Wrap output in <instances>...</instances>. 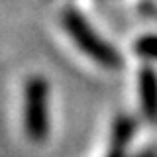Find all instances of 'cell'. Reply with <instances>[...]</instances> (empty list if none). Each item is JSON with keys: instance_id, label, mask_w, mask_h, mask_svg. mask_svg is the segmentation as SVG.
I'll use <instances>...</instances> for the list:
<instances>
[{"instance_id": "cell-1", "label": "cell", "mask_w": 157, "mask_h": 157, "mask_svg": "<svg viewBox=\"0 0 157 157\" xmlns=\"http://www.w3.org/2000/svg\"><path fill=\"white\" fill-rule=\"evenodd\" d=\"M63 26L69 32V36L73 37V41L78 45V49L85 51L90 59H94L98 65H102L106 69L122 67V59L118 55V51L88 26V22L78 10L67 8L63 12Z\"/></svg>"}, {"instance_id": "cell-2", "label": "cell", "mask_w": 157, "mask_h": 157, "mask_svg": "<svg viewBox=\"0 0 157 157\" xmlns=\"http://www.w3.org/2000/svg\"><path fill=\"white\" fill-rule=\"evenodd\" d=\"M24 130L36 144L49 136V85L41 75L29 77L24 88Z\"/></svg>"}, {"instance_id": "cell-3", "label": "cell", "mask_w": 157, "mask_h": 157, "mask_svg": "<svg viewBox=\"0 0 157 157\" xmlns=\"http://www.w3.org/2000/svg\"><path fill=\"white\" fill-rule=\"evenodd\" d=\"M136 132V120L128 114H120L114 120L112 126V137H110V149H108L106 157H128L126 149L132 141V136ZM134 157H157V151L153 149H145L136 153Z\"/></svg>"}, {"instance_id": "cell-4", "label": "cell", "mask_w": 157, "mask_h": 157, "mask_svg": "<svg viewBox=\"0 0 157 157\" xmlns=\"http://www.w3.org/2000/svg\"><path fill=\"white\" fill-rule=\"evenodd\" d=\"M140 102L144 116L157 124V73L151 67L140 71Z\"/></svg>"}, {"instance_id": "cell-5", "label": "cell", "mask_w": 157, "mask_h": 157, "mask_svg": "<svg viewBox=\"0 0 157 157\" xmlns=\"http://www.w3.org/2000/svg\"><path fill=\"white\" fill-rule=\"evenodd\" d=\"M136 53L147 59H157V36H145L136 41Z\"/></svg>"}]
</instances>
